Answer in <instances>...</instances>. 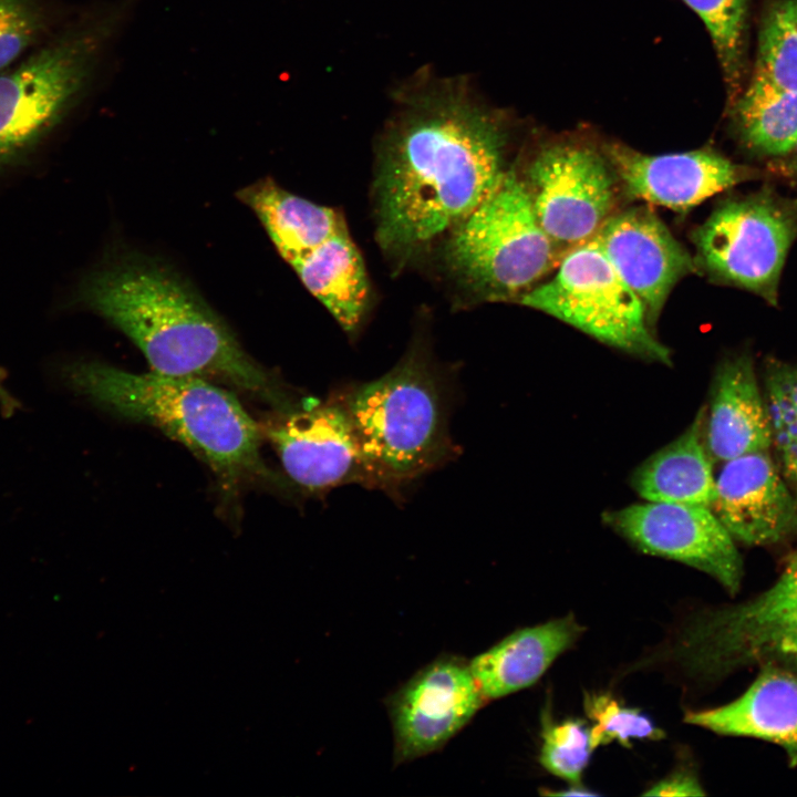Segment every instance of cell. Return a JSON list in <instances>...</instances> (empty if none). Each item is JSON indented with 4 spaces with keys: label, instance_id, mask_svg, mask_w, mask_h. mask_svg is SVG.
<instances>
[{
    "label": "cell",
    "instance_id": "cell-1",
    "mask_svg": "<svg viewBox=\"0 0 797 797\" xmlns=\"http://www.w3.org/2000/svg\"><path fill=\"white\" fill-rule=\"evenodd\" d=\"M381 143L374 183L376 234L406 262L449 234L497 187L508 130L460 80L422 79Z\"/></svg>",
    "mask_w": 797,
    "mask_h": 797
},
{
    "label": "cell",
    "instance_id": "cell-2",
    "mask_svg": "<svg viewBox=\"0 0 797 797\" xmlns=\"http://www.w3.org/2000/svg\"><path fill=\"white\" fill-rule=\"evenodd\" d=\"M81 294L135 343L154 372L275 391L220 318L178 276L148 258L116 259L91 275Z\"/></svg>",
    "mask_w": 797,
    "mask_h": 797
},
{
    "label": "cell",
    "instance_id": "cell-3",
    "mask_svg": "<svg viewBox=\"0 0 797 797\" xmlns=\"http://www.w3.org/2000/svg\"><path fill=\"white\" fill-rule=\"evenodd\" d=\"M138 3L80 6L49 39L0 71V168L33 149L94 96Z\"/></svg>",
    "mask_w": 797,
    "mask_h": 797
},
{
    "label": "cell",
    "instance_id": "cell-4",
    "mask_svg": "<svg viewBox=\"0 0 797 797\" xmlns=\"http://www.w3.org/2000/svg\"><path fill=\"white\" fill-rule=\"evenodd\" d=\"M66 379L107 411L184 444L228 483L260 468L258 425L234 394L205 379L130 373L95 362L70 366Z\"/></svg>",
    "mask_w": 797,
    "mask_h": 797
},
{
    "label": "cell",
    "instance_id": "cell-5",
    "mask_svg": "<svg viewBox=\"0 0 797 797\" xmlns=\"http://www.w3.org/2000/svg\"><path fill=\"white\" fill-rule=\"evenodd\" d=\"M451 381L415 343L385 374L335 394L354 425L374 487L396 493L451 460Z\"/></svg>",
    "mask_w": 797,
    "mask_h": 797
},
{
    "label": "cell",
    "instance_id": "cell-6",
    "mask_svg": "<svg viewBox=\"0 0 797 797\" xmlns=\"http://www.w3.org/2000/svg\"><path fill=\"white\" fill-rule=\"evenodd\" d=\"M557 250L536 218L524 178L507 170L446 238L445 260L468 291L500 301L530 290L557 263Z\"/></svg>",
    "mask_w": 797,
    "mask_h": 797
},
{
    "label": "cell",
    "instance_id": "cell-7",
    "mask_svg": "<svg viewBox=\"0 0 797 797\" xmlns=\"http://www.w3.org/2000/svg\"><path fill=\"white\" fill-rule=\"evenodd\" d=\"M661 656L700 681L753 665L797 672V552L762 593L690 619Z\"/></svg>",
    "mask_w": 797,
    "mask_h": 797
},
{
    "label": "cell",
    "instance_id": "cell-8",
    "mask_svg": "<svg viewBox=\"0 0 797 797\" xmlns=\"http://www.w3.org/2000/svg\"><path fill=\"white\" fill-rule=\"evenodd\" d=\"M599 341L663 363L669 350L650 330L645 308L591 239L567 250L555 276L518 298Z\"/></svg>",
    "mask_w": 797,
    "mask_h": 797
},
{
    "label": "cell",
    "instance_id": "cell-9",
    "mask_svg": "<svg viewBox=\"0 0 797 797\" xmlns=\"http://www.w3.org/2000/svg\"><path fill=\"white\" fill-rule=\"evenodd\" d=\"M797 237V200L764 188L721 204L694 235L697 266L772 306Z\"/></svg>",
    "mask_w": 797,
    "mask_h": 797
},
{
    "label": "cell",
    "instance_id": "cell-10",
    "mask_svg": "<svg viewBox=\"0 0 797 797\" xmlns=\"http://www.w3.org/2000/svg\"><path fill=\"white\" fill-rule=\"evenodd\" d=\"M614 172L607 157L578 142L541 148L524 178L538 222L559 247L591 239L612 215Z\"/></svg>",
    "mask_w": 797,
    "mask_h": 797
},
{
    "label": "cell",
    "instance_id": "cell-11",
    "mask_svg": "<svg viewBox=\"0 0 797 797\" xmlns=\"http://www.w3.org/2000/svg\"><path fill=\"white\" fill-rule=\"evenodd\" d=\"M604 519L640 551L703 571L731 594L738 591L739 552L710 507L646 501L608 513Z\"/></svg>",
    "mask_w": 797,
    "mask_h": 797
},
{
    "label": "cell",
    "instance_id": "cell-12",
    "mask_svg": "<svg viewBox=\"0 0 797 797\" xmlns=\"http://www.w3.org/2000/svg\"><path fill=\"white\" fill-rule=\"evenodd\" d=\"M468 662L442 655L385 701L394 735V764L439 751L485 704Z\"/></svg>",
    "mask_w": 797,
    "mask_h": 797
},
{
    "label": "cell",
    "instance_id": "cell-13",
    "mask_svg": "<svg viewBox=\"0 0 797 797\" xmlns=\"http://www.w3.org/2000/svg\"><path fill=\"white\" fill-rule=\"evenodd\" d=\"M288 478L310 494L373 479L352 420L334 393L287 413L267 432Z\"/></svg>",
    "mask_w": 797,
    "mask_h": 797
},
{
    "label": "cell",
    "instance_id": "cell-14",
    "mask_svg": "<svg viewBox=\"0 0 797 797\" xmlns=\"http://www.w3.org/2000/svg\"><path fill=\"white\" fill-rule=\"evenodd\" d=\"M654 323L675 283L697 262L645 207L612 214L593 236Z\"/></svg>",
    "mask_w": 797,
    "mask_h": 797
},
{
    "label": "cell",
    "instance_id": "cell-15",
    "mask_svg": "<svg viewBox=\"0 0 797 797\" xmlns=\"http://www.w3.org/2000/svg\"><path fill=\"white\" fill-rule=\"evenodd\" d=\"M768 451L727 462L715 482L712 511L735 541L768 546L797 532V496Z\"/></svg>",
    "mask_w": 797,
    "mask_h": 797
},
{
    "label": "cell",
    "instance_id": "cell-16",
    "mask_svg": "<svg viewBox=\"0 0 797 797\" xmlns=\"http://www.w3.org/2000/svg\"><path fill=\"white\" fill-rule=\"evenodd\" d=\"M605 154L630 196L676 211H686L752 177L749 169L708 148L646 155L610 144Z\"/></svg>",
    "mask_w": 797,
    "mask_h": 797
},
{
    "label": "cell",
    "instance_id": "cell-17",
    "mask_svg": "<svg viewBox=\"0 0 797 797\" xmlns=\"http://www.w3.org/2000/svg\"><path fill=\"white\" fill-rule=\"evenodd\" d=\"M748 689L724 705L690 711L684 722L718 735L753 737L780 746L797 765V673L765 665Z\"/></svg>",
    "mask_w": 797,
    "mask_h": 797
},
{
    "label": "cell",
    "instance_id": "cell-18",
    "mask_svg": "<svg viewBox=\"0 0 797 797\" xmlns=\"http://www.w3.org/2000/svg\"><path fill=\"white\" fill-rule=\"evenodd\" d=\"M705 446L713 460L772 447V428L749 354L726 358L718 365L711 391Z\"/></svg>",
    "mask_w": 797,
    "mask_h": 797
},
{
    "label": "cell",
    "instance_id": "cell-19",
    "mask_svg": "<svg viewBox=\"0 0 797 797\" xmlns=\"http://www.w3.org/2000/svg\"><path fill=\"white\" fill-rule=\"evenodd\" d=\"M573 614L519 629L468 661L484 698L497 700L534 685L582 635Z\"/></svg>",
    "mask_w": 797,
    "mask_h": 797
},
{
    "label": "cell",
    "instance_id": "cell-20",
    "mask_svg": "<svg viewBox=\"0 0 797 797\" xmlns=\"http://www.w3.org/2000/svg\"><path fill=\"white\" fill-rule=\"evenodd\" d=\"M290 266L344 331L354 334L361 328L370 303V282L346 226Z\"/></svg>",
    "mask_w": 797,
    "mask_h": 797
},
{
    "label": "cell",
    "instance_id": "cell-21",
    "mask_svg": "<svg viewBox=\"0 0 797 797\" xmlns=\"http://www.w3.org/2000/svg\"><path fill=\"white\" fill-rule=\"evenodd\" d=\"M703 420L704 408L682 435L638 467L631 484L643 499L711 507L716 478L703 441Z\"/></svg>",
    "mask_w": 797,
    "mask_h": 797
},
{
    "label": "cell",
    "instance_id": "cell-22",
    "mask_svg": "<svg viewBox=\"0 0 797 797\" xmlns=\"http://www.w3.org/2000/svg\"><path fill=\"white\" fill-rule=\"evenodd\" d=\"M239 198L255 211L289 265L346 226L337 210L289 193L271 179L248 186Z\"/></svg>",
    "mask_w": 797,
    "mask_h": 797
},
{
    "label": "cell",
    "instance_id": "cell-23",
    "mask_svg": "<svg viewBox=\"0 0 797 797\" xmlns=\"http://www.w3.org/2000/svg\"><path fill=\"white\" fill-rule=\"evenodd\" d=\"M732 115L737 136L755 154L775 158L797 143L796 91L753 76Z\"/></svg>",
    "mask_w": 797,
    "mask_h": 797
},
{
    "label": "cell",
    "instance_id": "cell-24",
    "mask_svg": "<svg viewBox=\"0 0 797 797\" xmlns=\"http://www.w3.org/2000/svg\"><path fill=\"white\" fill-rule=\"evenodd\" d=\"M76 9L69 0H0V71L49 39Z\"/></svg>",
    "mask_w": 797,
    "mask_h": 797
},
{
    "label": "cell",
    "instance_id": "cell-25",
    "mask_svg": "<svg viewBox=\"0 0 797 797\" xmlns=\"http://www.w3.org/2000/svg\"><path fill=\"white\" fill-rule=\"evenodd\" d=\"M703 21L715 49L729 100L739 93L745 70L751 0H682Z\"/></svg>",
    "mask_w": 797,
    "mask_h": 797
},
{
    "label": "cell",
    "instance_id": "cell-26",
    "mask_svg": "<svg viewBox=\"0 0 797 797\" xmlns=\"http://www.w3.org/2000/svg\"><path fill=\"white\" fill-rule=\"evenodd\" d=\"M765 400L776 464L797 493V366L776 360L766 364Z\"/></svg>",
    "mask_w": 797,
    "mask_h": 797
},
{
    "label": "cell",
    "instance_id": "cell-27",
    "mask_svg": "<svg viewBox=\"0 0 797 797\" xmlns=\"http://www.w3.org/2000/svg\"><path fill=\"white\" fill-rule=\"evenodd\" d=\"M755 77L797 92V0H779L759 30Z\"/></svg>",
    "mask_w": 797,
    "mask_h": 797
},
{
    "label": "cell",
    "instance_id": "cell-28",
    "mask_svg": "<svg viewBox=\"0 0 797 797\" xmlns=\"http://www.w3.org/2000/svg\"><path fill=\"white\" fill-rule=\"evenodd\" d=\"M540 765L570 784L580 783L593 747L590 727L581 720L556 722L549 703L541 713Z\"/></svg>",
    "mask_w": 797,
    "mask_h": 797
},
{
    "label": "cell",
    "instance_id": "cell-29",
    "mask_svg": "<svg viewBox=\"0 0 797 797\" xmlns=\"http://www.w3.org/2000/svg\"><path fill=\"white\" fill-rule=\"evenodd\" d=\"M584 712L592 721L590 727L593 749L613 742L629 747L634 739L660 741L665 733L636 707L623 705L609 693H586Z\"/></svg>",
    "mask_w": 797,
    "mask_h": 797
},
{
    "label": "cell",
    "instance_id": "cell-30",
    "mask_svg": "<svg viewBox=\"0 0 797 797\" xmlns=\"http://www.w3.org/2000/svg\"><path fill=\"white\" fill-rule=\"evenodd\" d=\"M645 796H703L705 791L693 770L681 766L654 784Z\"/></svg>",
    "mask_w": 797,
    "mask_h": 797
},
{
    "label": "cell",
    "instance_id": "cell-31",
    "mask_svg": "<svg viewBox=\"0 0 797 797\" xmlns=\"http://www.w3.org/2000/svg\"><path fill=\"white\" fill-rule=\"evenodd\" d=\"M769 168L775 174L797 185V143L786 154L772 158Z\"/></svg>",
    "mask_w": 797,
    "mask_h": 797
},
{
    "label": "cell",
    "instance_id": "cell-32",
    "mask_svg": "<svg viewBox=\"0 0 797 797\" xmlns=\"http://www.w3.org/2000/svg\"><path fill=\"white\" fill-rule=\"evenodd\" d=\"M545 795H552V796H596L597 793L588 789L587 787H583L580 785V783L577 784H570V787L563 788L562 790H547L546 793H542Z\"/></svg>",
    "mask_w": 797,
    "mask_h": 797
},
{
    "label": "cell",
    "instance_id": "cell-33",
    "mask_svg": "<svg viewBox=\"0 0 797 797\" xmlns=\"http://www.w3.org/2000/svg\"><path fill=\"white\" fill-rule=\"evenodd\" d=\"M0 403L6 407L8 411L13 408L14 401L11 398V396L7 393L4 387L1 384L0 379Z\"/></svg>",
    "mask_w": 797,
    "mask_h": 797
},
{
    "label": "cell",
    "instance_id": "cell-34",
    "mask_svg": "<svg viewBox=\"0 0 797 797\" xmlns=\"http://www.w3.org/2000/svg\"><path fill=\"white\" fill-rule=\"evenodd\" d=\"M797 552V551H796Z\"/></svg>",
    "mask_w": 797,
    "mask_h": 797
}]
</instances>
